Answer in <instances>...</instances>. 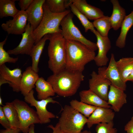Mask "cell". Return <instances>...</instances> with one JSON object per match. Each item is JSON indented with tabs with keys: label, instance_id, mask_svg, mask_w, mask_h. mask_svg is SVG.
I'll use <instances>...</instances> for the list:
<instances>
[{
	"label": "cell",
	"instance_id": "1",
	"mask_svg": "<svg viewBox=\"0 0 133 133\" xmlns=\"http://www.w3.org/2000/svg\"><path fill=\"white\" fill-rule=\"evenodd\" d=\"M84 77L82 72L65 68L57 73L53 74L46 80L51 84L55 93L66 97L76 93Z\"/></svg>",
	"mask_w": 133,
	"mask_h": 133
},
{
	"label": "cell",
	"instance_id": "2",
	"mask_svg": "<svg viewBox=\"0 0 133 133\" xmlns=\"http://www.w3.org/2000/svg\"><path fill=\"white\" fill-rule=\"evenodd\" d=\"M65 68L71 71L82 72L85 65L94 60L95 51L78 41L66 40Z\"/></svg>",
	"mask_w": 133,
	"mask_h": 133
},
{
	"label": "cell",
	"instance_id": "3",
	"mask_svg": "<svg viewBox=\"0 0 133 133\" xmlns=\"http://www.w3.org/2000/svg\"><path fill=\"white\" fill-rule=\"evenodd\" d=\"M50 34L48 48V66L53 74H56L66 68V40L61 33Z\"/></svg>",
	"mask_w": 133,
	"mask_h": 133
},
{
	"label": "cell",
	"instance_id": "4",
	"mask_svg": "<svg viewBox=\"0 0 133 133\" xmlns=\"http://www.w3.org/2000/svg\"><path fill=\"white\" fill-rule=\"evenodd\" d=\"M43 8L44 14L43 18L33 32L35 41L34 44L46 34L61 33L62 30L59 28L60 23L64 18L71 13V11L69 10L60 13L52 12L45 2L43 5Z\"/></svg>",
	"mask_w": 133,
	"mask_h": 133
},
{
	"label": "cell",
	"instance_id": "5",
	"mask_svg": "<svg viewBox=\"0 0 133 133\" xmlns=\"http://www.w3.org/2000/svg\"><path fill=\"white\" fill-rule=\"evenodd\" d=\"M87 118L70 105H65L58 123L64 133H81Z\"/></svg>",
	"mask_w": 133,
	"mask_h": 133
},
{
	"label": "cell",
	"instance_id": "6",
	"mask_svg": "<svg viewBox=\"0 0 133 133\" xmlns=\"http://www.w3.org/2000/svg\"><path fill=\"white\" fill-rule=\"evenodd\" d=\"M73 14L71 13L66 16L60 24L61 26V34L66 40L80 42L95 51L98 50L96 43L85 38L74 24Z\"/></svg>",
	"mask_w": 133,
	"mask_h": 133
},
{
	"label": "cell",
	"instance_id": "7",
	"mask_svg": "<svg viewBox=\"0 0 133 133\" xmlns=\"http://www.w3.org/2000/svg\"><path fill=\"white\" fill-rule=\"evenodd\" d=\"M12 102L17 112L20 121V129L22 133H28L31 125L40 124L36 112L25 101L16 99Z\"/></svg>",
	"mask_w": 133,
	"mask_h": 133
},
{
	"label": "cell",
	"instance_id": "8",
	"mask_svg": "<svg viewBox=\"0 0 133 133\" xmlns=\"http://www.w3.org/2000/svg\"><path fill=\"white\" fill-rule=\"evenodd\" d=\"M34 91L33 89L24 97V101L29 104L31 106L35 108L40 124H45L50 123L51 119L57 118V116L55 115L48 110L47 106L49 103L59 104V102L54 100L51 97L46 99L37 100L34 97Z\"/></svg>",
	"mask_w": 133,
	"mask_h": 133
},
{
	"label": "cell",
	"instance_id": "9",
	"mask_svg": "<svg viewBox=\"0 0 133 133\" xmlns=\"http://www.w3.org/2000/svg\"><path fill=\"white\" fill-rule=\"evenodd\" d=\"M22 74L20 68L11 69L5 64L0 66V86L4 84L8 83L14 91L19 92Z\"/></svg>",
	"mask_w": 133,
	"mask_h": 133
},
{
	"label": "cell",
	"instance_id": "10",
	"mask_svg": "<svg viewBox=\"0 0 133 133\" xmlns=\"http://www.w3.org/2000/svg\"><path fill=\"white\" fill-rule=\"evenodd\" d=\"M89 80V89L103 100L108 101L109 87L111 84L110 81L105 78L100 72L93 71Z\"/></svg>",
	"mask_w": 133,
	"mask_h": 133
},
{
	"label": "cell",
	"instance_id": "11",
	"mask_svg": "<svg viewBox=\"0 0 133 133\" xmlns=\"http://www.w3.org/2000/svg\"><path fill=\"white\" fill-rule=\"evenodd\" d=\"M98 71L101 73L106 78L109 80L111 84L124 91L126 90V83L122 79L117 69L114 54H111L110 61L108 67L105 66L99 67Z\"/></svg>",
	"mask_w": 133,
	"mask_h": 133
},
{
	"label": "cell",
	"instance_id": "12",
	"mask_svg": "<svg viewBox=\"0 0 133 133\" xmlns=\"http://www.w3.org/2000/svg\"><path fill=\"white\" fill-rule=\"evenodd\" d=\"M27 21V15L25 11L20 10L12 19L2 23L1 27L8 34H22L26 30Z\"/></svg>",
	"mask_w": 133,
	"mask_h": 133
},
{
	"label": "cell",
	"instance_id": "13",
	"mask_svg": "<svg viewBox=\"0 0 133 133\" xmlns=\"http://www.w3.org/2000/svg\"><path fill=\"white\" fill-rule=\"evenodd\" d=\"M33 30L28 22L26 31L22 34V38L20 43L15 48L8 50L7 52L8 53L15 55L20 54L29 55L35 41L33 33Z\"/></svg>",
	"mask_w": 133,
	"mask_h": 133
},
{
	"label": "cell",
	"instance_id": "14",
	"mask_svg": "<svg viewBox=\"0 0 133 133\" xmlns=\"http://www.w3.org/2000/svg\"><path fill=\"white\" fill-rule=\"evenodd\" d=\"M92 32L97 38L96 43L98 50V54L95 56L94 61L98 66H105L109 60L107 54L111 47L110 41L108 36H101L95 29Z\"/></svg>",
	"mask_w": 133,
	"mask_h": 133
},
{
	"label": "cell",
	"instance_id": "15",
	"mask_svg": "<svg viewBox=\"0 0 133 133\" xmlns=\"http://www.w3.org/2000/svg\"><path fill=\"white\" fill-rule=\"evenodd\" d=\"M45 0H33L28 9L25 11L27 20L34 30L38 26L43 17V6Z\"/></svg>",
	"mask_w": 133,
	"mask_h": 133
},
{
	"label": "cell",
	"instance_id": "16",
	"mask_svg": "<svg viewBox=\"0 0 133 133\" xmlns=\"http://www.w3.org/2000/svg\"><path fill=\"white\" fill-rule=\"evenodd\" d=\"M115 115V113L111 108L97 107L87 118L86 123L87 127L90 128L94 125L102 123H108L113 121Z\"/></svg>",
	"mask_w": 133,
	"mask_h": 133
},
{
	"label": "cell",
	"instance_id": "17",
	"mask_svg": "<svg viewBox=\"0 0 133 133\" xmlns=\"http://www.w3.org/2000/svg\"><path fill=\"white\" fill-rule=\"evenodd\" d=\"M39 77L38 73L33 69L32 66L26 68L22 74L20 85V91L24 97L34 87Z\"/></svg>",
	"mask_w": 133,
	"mask_h": 133
},
{
	"label": "cell",
	"instance_id": "18",
	"mask_svg": "<svg viewBox=\"0 0 133 133\" xmlns=\"http://www.w3.org/2000/svg\"><path fill=\"white\" fill-rule=\"evenodd\" d=\"M124 91L111 84L108 95L107 102L111 108L118 112L123 105L127 103V95Z\"/></svg>",
	"mask_w": 133,
	"mask_h": 133
},
{
	"label": "cell",
	"instance_id": "19",
	"mask_svg": "<svg viewBox=\"0 0 133 133\" xmlns=\"http://www.w3.org/2000/svg\"><path fill=\"white\" fill-rule=\"evenodd\" d=\"M77 9L88 18L94 20L103 17V12L100 8L88 4L85 0H70Z\"/></svg>",
	"mask_w": 133,
	"mask_h": 133
},
{
	"label": "cell",
	"instance_id": "20",
	"mask_svg": "<svg viewBox=\"0 0 133 133\" xmlns=\"http://www.w3.org/2000/svg\"><path fill=\"white\" fill-rule=\"evenodd\" d=\"M79 95L81 101L83 102L97 107L111 108L107 101L102 99L89 89L81 91Z\"/></svg>",
	"mask_w": 133,
	"mask_h": 133
},
{
	"label": "cell",
	"instance_id": "21",
	"mask_svg": "<svg viewBox=\"0 0 133 133\" xmlns=\"http://www.w3.org/2000/svg\"><path fill=\"white\" fill-rule=\"evenodd\" d=\"M113 5V10L110 17L112 28L117 31L121 28L126 15L125 9L120 4L117 0H111Z\"/></svg>",
	"mask_w": 133,
	"mask_h": 133
},
{
	"label": "cell",
	"instance_id": "22",
	"mask_svg": "<svg viewBox=\"0 0 133 133\" xmlns=\"http://www.w3.org/2000/svg\"><path fill=\"white\" fill-rule=\"evenodd\" d=\"M50 34L45 35L36 44H34L30 52V55L32 60V67L33 69L36 72L38 73L39 71L38 65L39 59L42 52L46 42L49 40Z\"/></svg>",
	"mask_w": 133,
	"mask_h": 133
},
{
	"label": "cell",
	"instance_id": "23",
	"mask_svg": "<svg viewBox=\"0 0 133 133\" xmlns=\"http://www.w3.org/2000/svg\"><path fill=\"white\" fill-rule=\"evenodd\" d=\"M35 85L39 100L46 99L55 95V93L52 86L43 77H39Z\"/></svg>",
	"mask_w": 133,
	"mask_h": 133
},
{
	"label": "cell",
	"instance_id": "24",
	"mask_svg": "<svg viewBox=\"0 0 133 133\" xmlns=\"http://www.w3.org/2000/svg\"><path fill=\"white\" fill-rule=\"evenodd\" d=\"M133 25V10L129 15L126 16L121 26V31L117 39L116 46L122 49L125 47L127 34Z\"/></svg>",
	"mask_w": 133,
	"mask_h": 133
},
{
	"label": "cell",
	"instance_id": "25",
	"mask_svg": "<svg viewBox=\"0 0 133 133\" xmlns=\"http://www.w3.org/2000/svg\"><path fill=\"white\" fill-rule=\"evenodd\" d=\"M116 64L122 79L126 83L133 69V57H122L116 61Z\"/></svg>",
	"mask_w": 133,
	"mask_h": 133
},
{
	"label": "cell",
	"instance_id": "26",
	"mask_svg": "<svg viewBox=\"0 0 133 133\" xmlns=\"http://www.w3.org/2000/svg\"><path fill=\"white\" fill-rule=\"evenodd\" d=\"M2 108L9 122L11 128L20 129V121L18 113L12 102H6L5 105L2 107Z\"/></svg>",
	"mask_w": 133,
	"mask_h": 133
},
{
	"label": "cell",
	"instance_id": "27",
	"mask_svg": "<svg viewBox=\"0 0 133 133\" xmlns=\"http://www.w3.org/2000/svg\"><path fill=\"white\" fill-rule=\"evenodd\" d=\"M16 0H0V17L10 16L14 17L19 12L15 6Z\"/></svg>",
	"mask_w": 133,
	"mask_h": 133
},
{
	"label": "cell",
	"instance_id": "28",
	"mask_svg": "<svg viewBox=\"0 0 133 133\" xmlns=\"http://www.w3.org/2000/svg\"><path fill=\"white\" fill-rule=\"evenodd\" d=\"M92 23L101 36L103 37L108 36L109 31L112 28L110 17L104 16L94 20Z\"/></svg>",
	"mask_w": 133,
	"mask_h": 133
},
{
	"label": "cell",
	"instance_id": "29",
	"mask_svg": "<svg viewBox=\"0 0 133 133\" xmlns=\"http://www.w3.org/2000/svg\"><path fill=\"white\" fill-rule=\"evenodd\" d=\"M70 105L73 108L88 117L95 111L97 107L76 100H72L70 102Z\"/></svg>",
	"mask_w": 133,
	"mask_h": 133
},
{
	"label": "cell",
	"instance_id": "30",
	"mask_svg": "<svg viewBox=\"0 0 133 133\" xmlns=\"http://www.w3.org/2000/svg\"><path fill=\"white\" fill-rule=\"evenodd\" d=\"M45 3L52 12L60 13L66 11L71 3L70 0H47Z\"/></svg>",
	"mask_w": 133,
	"mask_h": 133
},
{
	"label": "cell",
	"instance_id": "31",
	"mask_svg": "<svg viewBox=\"0 0 133 133\" xmlns=\"http://www.w3.org/2000/svg\"><path fill=\"white\" fill-rule=\"evenodd\" d=\"M71 10L79 20L84 29L85 32L90 30L92 32L95 30L93 23L90 22L83 14L81 13L72 3L69 5Z\"/></svg>",
	"mask_w": 133,
	"mask_h": 133
},
{
	"label": "cell",
	"instance_id": "32",
	"mask_svg": "<svg viewBox=\"0 0 133 133\" xmlns=\"http://www.w3.org/2000/svg\"><path fill=\"white\" fill-rule=\"evenodd\" d=\"M7 38H6L0 42V66L6 63H15L18 60V57L13 58L10 56L9 54L4 49L3 46L5 44Z\"/></svg>",
	"mask_w": 133,
	"mask_h": 133
},
{
	"label": "cell",
	"instance_id": "33",
	"mask_svg": "<svg viewBox=\"0 0 133 133\" xmlns=\"http://www.w3.org/2000/svg\"><path fill=\"white\" fill-rule=\"evenodd\" d=\"M113 121L108 123H102L97 124L95 130L97 133H117L114 127Z\"/></svg>",
	"mask_w": 133,
	"mask_h": 133
},
{
	"label": "cell",
	"instance_id": "34",
	"mask_svg": "<svg viewBox=\"0 0 133 133\" xmlns=\"http://www.w3.org/2000/svg\"><path fill=\"white\" fill-rule=\"evenodd\" d=\"M0 123L5 129L11 128L9 122L5 115L2 108V107L0 106Z\"/></svg>",
	"mask_w": 133,
	"mask_h": 133
},
{
	"label": "cell",
	"instance_id": "35",
	"mask_svg": "<svg viewBox=\"0 0 133 133\" xmlns=\"http://www.w3.org/2000/svg\"><path fill=\"white\" fill-rule=\"evenodd\" d=\"M47 127L52 130L53 132L51 133H64L61 130L59 125L58 123L54 127L52 125H50ZM28 133H35L34 124H32L30 126Z\"/></svg>",
	"mask_w": 133,
	"mask_h": 133
},
{
	"label": "cell",
	"instance_id": "36",
	"mask_svg": "<svg viewBox=\"0 0 133 133\" xmlns=\"http://www.w3.org/2000/svg\"><path fill=\"white\" fill-rule=\"evenodd\" d=\"M33 0H20L18 3L21 11H25L31 4Z\"/></svg>",
	"mask_w": 133,
	"mask_h": 133
},
{
	"label": "cell",
	"instance_id": "37",
	"mask_svg": "<svg viewBox=\"0 0 133 133\" xmlns=\"http://www.w3.org/2000/svg\"><path fill=\"white\" fill-rule=\"evenodd\" d=\"M124 129L127 133H133V115L131 120L125 126Z\"/></svg>",
	"mask_w": 133,
	"mask_h": 133
},
{
	"label": "cell",
	"instance_id": "38",
	"mask_svg": "<svg viewBox=\"0 0 133 133\" xmlns=\"http://www.w3.org/2000/svg\"><path fill=\"white\" fill-rule=\"evenodd\" d=\"M21 131L19 128H10L1 130L0 133H19Z\"/></svg>",
	"mask_w": 133,
	"mask_h": 133
},
{
	"label": "cell",
	"instance_id": "39",
	"mask_svg": "<svg viewBox=\"0 0 133 133\" xmlns=\"http://www.w3.org/2000/svg\"><path fill=\"white\" fill-rule=\"evenodd\" d=\"M131 81L133 82V69L127 78V81Z\"/></svg>",
	"mask_w": 133,
	"mask_h": 133
},
{
	"label": "cell",
	"instance_id": "40",
	"mask_svg": "<svg viewBox=\"0 0 133 133\" xmlns=\"http://www.w3.org/2000/svg\"><path fill=\"white\" fill-rule=\"evenodd\" d=\"M81 133H91V132L87 130H85L83 131Z\"/></svg>",
	"mask_w": 133,
	"mask_h": 133
},
{
	"label": "cell",
	"instance_id": "41",
	"mask_svg": "<svg viewBox=\"0 0 133 133\" xmlns=\"http://www.w3.org/2000/svg\"><path fill=\"white\" fill-rule=\"evenodd\" d=\"M0 105H2V100L1 97H0Z\"/></svg>",
	"mask_w": 133,
	"mask_h": 133
},
{
	"label": "cell",
	"instance_id": "42",
	"mask_svg": "<svg viewBox=\"0 0 133 133\" xmlns=\"http://www.w3.org/2000/svg\"><path fill=\"white\" fill-rule=\"evenodd\" d=\"M132 1H133V0H132Z\"/></svg>",
	"mask_w": 133,
	"mask_h": 133
},
{
	"label": "cell",
	"instance_id": "43",
	"mask_svg": "<svg viewBox=\"0 0 133 133\" xmlns=\"http://www.w3.org/2000/svg\"></svg>",
	"mask_w": 133,
	"mask_h": 133
}]
</instances>
